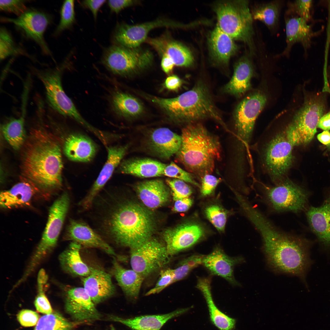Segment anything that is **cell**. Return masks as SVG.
<instances>
[{
    "mask_svg": "<svg viewBox=\"0 0 330 330\" xmlns=\"http://www.w3.org/2000/svg\"><path fill=\"white\" fill-rule=\"evenodd\" d=\"M248 218L259 233L266 263L274 272L297 276L305 281L312 262V242L301 236L277 227L259 209L252 211Z\"/></svg>",
    "mask_w": 330,
    "mask_h": 330,
    "instance_id": "cell-1",
    "label": "cell"
},
{
    "mask_svg": "<svg viewBox=\"0 0 330 330\" xmlns=\"http://www.w3.org/2000/svg\"><path fill=\"white\" fill-rule=\"evenodd\" d=\"M105 198L98 215L101 232L117 245L130 250L151 238L155 223L148 211L136 203L120 201L114 193Z\"/></svg>",
    "mask_w": 330,
    "mask_h": 330,
    "instance_id": "cell-2",
    "label": "cell"
},
{
    "mask_svg": "<svg viewBox=\"0 0 330 330\" xmlns=\"http://www.w3.org/2000/svg\"><path fill=\"white\" fill-rule=\"evenodd\" d=\"M24 176L35 187L46 192L62 186L61 150L54 136L42 126L32 130L23 156Z\"/></svg>",
    "mask_w": 330,
    "mask_h": 330,
    "instance_id": "cell-3",
    "label": "cell"
},
{
    "mask_svg": "<svg viewBox=\"0 0 330 330\" xmlns=\"http://www.w3.org/2000/svg\"><path fill=\"white\" fill-rule=\"evenodd\" d=\"M180 147L176 159L187 170L202 178L213 171L221 157V148L217 137L201 124L189 123L182 131Z\"/></svg>",
    "mask_w": 330,
    "mask_h": 330,
    "instance_id": "cell-4",
    "label": "cell"
},
{
    "mask_svg": "<svg viewBox=\"0 0 330 330\" xmlns=\"http://www.w3.org/2000/svg\"><path fill=\"white\" fill-rule=\"evenodd\" d=\"M152 100L177 122L191 123L210 118L225 125L207 86L202 81H198L192 89L176 97H154Z\"/></svg>",
    "mask_w": 330,
    "mask_h": 330,
    "instance_id": "cell-5",
    "label": "cell"
},
{
    "mask_svg": "<svg viewBox=\"0 0 330 330\" xmlns=\"http://www.w3.org/2000/svg\"><path fill=\"white\" fill-rule=\"evenodd\" d=\"M214 9L218 27L234 40L244 42L248 48L250 55L254 56L253 19L248 1H220L215 3Z\"/></svg>",
    "mask_w": 330,
    "mask_h": 330,
    "instance_id": "cell-6",
    "label": "cell"
},
{
    "mask_svg": "<svg viewBox=\"0 0 330 330\" xmlns=\"http://www.w3.org/2000/svg\"><path fill=\"white\" fill-rule=\"evenodd\" d=\"M325 110V101L322 95L311 96L305 100L285 130L295 146L306 144L312 140Z\"/></svg>",
    "mask_w": 330,
    "mask_h": 330,
    "instance_id": "cell-7",
    "label": "cell"
},
{
    "mask_svg": "<svg viewBox=\"0 0 330 330\" xmlns=\"http://www.w3.org/2000/svg\"><path fill=\"white\" fill-rule=\"evenodd\" d=\"M262 199L269 209L276 213H298L304 210L309 193L288 179L272 186H264L261 190Z\"/></svg>",
    "mask_w": 330,
    "mask_h": 330,
    "instance_id": "cell-8",
    "label": "cell"
},
{
    "mask_svg": "<svg viewBox=\"0 0 330 330\" xmlns=\"http://www.w3.org/2000/svg\"><path fill=\"white\" fill-rule=\"evenodd\" d=\"M65 64L54 68L36 70V73L45 87L51 107L61 115L71 118L91 130L93 127L81 116L62 87L61 76Z\"/></svg>",
    "mask_w": 330,
    "mask_h": 330,
    "instance_id": "cell-9",
    "label": "cell"
},
{
    "mask_svg": "<svg viewBox=\"0 0 330 330\" xmlns=\"http://www.w3.org/2000/svg\"><path fill=\"white\" fill-rule=\"evenodd\" d=\"M153 59L152 54L148 50L139 47L129 48L115 45L106 50L102 62L113 73L126 75L147 68L151 64Z\"/></svg>",
    "mask_w": 330,
    "mask_h": 330,
    "instance_id": "cell-10",
    "label": "cell"
},
{
    "mask_svg": "<svg viewBox=\"0 0 330 330\" xmlns=\"http://www.w3.org/2000/svg\"><path fill=\"white\" fill-rule=\"evenodd\" d=\"M295 146L284 131L273 138L267 144L264 153L265 164L275 184L283 180L293 161Z\"/></svg>",
    "mask_w": 330,
    "mask_h": 330,
    "instance_id": "cell-11",
    "label": "cell"
},
{
    "mask_svg": "<svg viewBox=\"0 0 330 330\" xmlns=\"http://www.w3.org/2000/svg\"><path fill=\"white\" fill-rule=\"evenodd\" d=\"M69 204V196L67 193L65 192L54 202L50 207L44 231L32 255L35 261L41 262L56 246Z\"/></svg>",
    "mask_w": 330,
    "mask_h": 330,
    "instance_id": "cell-12",
    "label": "cell"
},
{
    "mask_svg": "<svg viewBox=\"0 0 330 330\" xmlns=\"http://www.w3.org/2000/svg\"><path fill=\"white\" fill-rule=\"evenodd\" d=\"M130 250L132 269L144 278L167 264L170 257L165 245L151 238L138 248Z\"/></svg>",
    "mask_w": 330,
    "mask_h": 330,
    "instance_id": "cell-13",
    "label": "cell"
},
{
    "mask_svg": "<svg viewBox=\"0 0 330 330\" xmlns=\"http://www.w3.org/2000/svg\"><path fill=\"white\" fill-rule=\"evenodd\" d=\"M266 101L264 94L256 91L245 97L235 109L234 119L238 137L246 146L250 140L256 119Z\"/></svg>",
    "mask_w": 330,
    "mask_h": 330,
    "instance_id": "cell-14",
    "label": "cell"
},
{
    "mask_svg": "<svg viewBox=\"0 0 330 330\" xmlns=\"http://www.w3.org/2000/svg\"><path fill=\"white\" fill-rule=\"evenodd\" d=\"M0 20L2 22L14 24L27 38L38 44L43 53L53 57L44 37L45 31L51 21L49 15L39 10L28 9L16 18L2 17Z\"/></svg>",
    "mask_w": 330,
    "mask_h": 330,
    "instance_id": "cell-15",
    "label": "cell"
},
{
    "mask_svg": "<svg viewBox=\"0 0 330 330\" xmlns=\"http://www.w3.org/2000/svg\"><path fill=\"white\" fill-rule=\"evenodd\" d=\"M184 25L165 19H159L134 25L122 24L117 27L114 37L116 41L120 46L129 48H137L145 41L149 32L156 28H177L184 27Z\"/></svg>",
    "mask_w": 330,
    "mask_h": 330,
    "instance_id": "cell-16",
    "label": "cell"
},
{
    "mask_svg": "<svg viewBox=\"0 0 330 330\" xmlns=\"http://www.w3.org/2000/svg\"><path fill=\"white\" fill-rule=\"evenodd\" d=\"M65 309L74 321L91 322L101 317L95 304L83 287L73 288L67 291Z\"/></svg>",
    "mask_w": 330,
    "mask_h": 330,
    "instance_id": "cell-17",
    "label": "cell"
},
{
    "mask_svg": "<svg viewBox=\"0 0 330 330\" xmlns=\"http://www.w3.org/2000/svg\"><path fill=\"white\" fill-rule=\"evenodd\" d=\"M204 230L200 225L188 223L166 230L163 234L167 252L170 256L189 248L203 237Z\"/></svg>",
    "mask_w": 330,
    "mask_h": 330,
    "instance_id": "cell-18",
    "label": "cell"
},
{
    "mask_svg": "<svg viewBox=\"0 0 330 330\" xmlns=\"http://www.w3.org/2000/svg\"><path fill=\"white\" fill-rule=\"evenodd\" d=\"M128 147L127 145L108 147L106 162L90 190L79 203L82 208L85 210L91 207L99 193L112 176L115 169L119 165Z\"/></svg>",
    "mask_w": 330,
    "mask_h": 330,
    "instance_id": "cell-19",
    "label": "cell"
},
{
    "mask_svg": "<svg viewBox=\"0 0 330 330\" xmlns=\"http://www.w3.org/2000/svg\"><path fill=\"white\" fill-rule=\"evenodd\" d=\"M65 238L82 247L101 250L112 257H119L113 248L86 223L71 220L67 227Z\"/></svg>",
    "mask_w": 330,
    "mask_h": 330,
    "instance_id": "cell-20",
    "label": "cell"
},
{
    "mask_svg": "<svg viewBox=\"0 0 330 330\" xmlns=\"http://www.w3.org/2000/svg\"><path fill=\"white\" fill-rule=\"evenodd\" d=\"M308 23L297 16L285 18L286 46L284 51L277 56H288L293 45L297 43L301 45L306 53L311 46L313 38L321 32L314 31L312 25Z\"/></svg>",
    "mask_w": 330,
    "mask_h": 330,
    "instance_id": "cell-21",
    "label": "cell"
},
{
    "mask_svg": "<svg viewBox=\"0 0 330 330\" xmlns=\"http://www.w3.org/2000/svg\"><path fill=\"white\" fill-rule=\"evenodd\" d=\"M145 41L161 56L166 55L169 57L175 65L187 67L193 63L194 58L190 50L168 35H164L156 38H148Z\"/></svg>",
    "mask_w": 330,
    "mask_h": 330,
    "instance_id": "cell-22",
    "label": "cell"
},
{
    "mask_svg": "<svg viewBox=\"0 0 330 330\" xmlns=\"http://www.w3.org/2000/svg\"><path fill=\"white\" fill-rule=\"evenodd\" d=\"M83 288L95 304L113 295L116 291L111 275L99 269L91 267V272L83 277Z\"/></svg>",
    "mask_w": 330,
    "mask_h": 330,
    "instance_id": "cell-23",
    "label": "cell"
},
{
    "mask_svg": "<svg viewBox=\"0 0 330 330\" xmlns=\"http://www.w3.org/2000/svg\"><path fill=\"white\" fill-rule=\"evenodd\" d=\"M181 136L165 127L153 130L148 140L149 149L159 157L168 159L176 154L181 145Z\"/></svg>",
    "mask_w": 330,
    "mask_h": 330,
    "instance_id": "cell-24",
    "label": "cell"
},
{
    "mask_svg": "<svg viewBox=\"0 0 330 330\" xmlns=\"http://www.w3.org/2000/svg\"><path fill=\"white\" fill-rule=\"evenodd\" d=\"M243 261L242 258L229 257L217 247L210 254L204 255L202 264L212 274L220 276L233 284L238 285L239 284L233 275V269L236 265Z\"/></svg>",
    "mask_w": 330,
    "mask_h": 330,
    "instance_id": "cell-25",
    "label": "cell"
},
{
    "mask_svg": "<svg viewBox=\"0 0 330 330\" xmlns=\"http://www.w3.org/2000/svg\"><path fill=\"white\" fill-rule=\"evenodd\" d=\"M251 57L249 54L244 55L236 62L233 75L223 88L224 92L239 97L251 88V80L254 72Z\"/></svg>",
    "mask_w": 330,
    "mask_h": 330,
    "instance_id": "cell-26",
    "label": "cell"
},
{
    "mask_svg": "<svg viewBox=\"0 0 330 330\" xmlns=\"http://www.w3.org/2000/svg\"><path fill=\"white\" fill-rule=\"evenodd\" d=\"M211 57L217 64L227 65L231 57L237 51L238 47L234 40L217 25L208 38Z\"/></svg>",
    "mask_w": 330,
    "mask_h": 330,
    "instance_id": "cell-27",
    "label": "cell"
},
{
    "mask_svg": "<svg viewBox=\"0 0 330 330\" xmlns=\"http://www.w3.org/2000/svg\"><path fill=\"white\" fill-rule=\"evenodd\" d=\"M306 214L310 228L319 240L330 247V192L321 205L310 207Z\"/></svg>",
    "mask_w": 330,
    "mask_h": 330,
    "instance_id": "cell-28",
    "label": "cell"
},
{
    "mask_svg": "<svg viewBox=\"0 0 330 330\" xmlns=\"http://www.w3.org/2000/svg\"><path fill=\"white\" fill-rule=\"evenodd\" d=\"M190 307L181 308L161 314L145 315L124 318L116 316L109 317L111 320L121 323L133 330H160L170 320L188 312Z\"/></svg>",
    "mask_w": 330,
    "mask_h": 330,
    "instance_id": "cell-29",
    "label": "cell"
},
{
    "mask_svg": "<svg viewBox=\"0 0 330 330\" xmlns=\"http://www.w3.org/2000/svg\"><path fill=\"white\" fill-rule=\"evenodd\" d=\"M63 151L66 156L71 161L86 162L94 157L97 147L88 137L80 134H73L66 138Z\"/></svg>",
    "mask_w": 330,
    "mask_h": 330,
    "instance_id": "cell-30",
    "label": "cell"
},
{
    "mask_svg": "<svg viewBox=\"0 0 330 330\" xmlns=\"http://www.w3.org/2000/svg\"><path fill=\"white\" fill-rule=\"evenodd\" d=\"M135 188L140 200L149 208L154 209L160 207L169 199V191L161 180L141 182L137 184Z\"/></svg>",
    "mask_w": 330,
    "mask_h": 330,
    "instance_id": "cell-31",
    "label": "cell"
},
{
    "mask_svg": "<svg viewBox=\"0 0 330 330\" xmlns=\"http://www.w3.org/2000/svg\"><path fill=\"white\" fill-rule=\"evenodd\" d=\"M211 282L210 278H200L196 285L206 300L211 321L219 330H233L236 320L225 314L217 307L212 298Z\"/></svg>",
    "mask_w": 330,
    "mask_h": 330,
    "instance_id": "cell-32",
    "label": "cell"
},
{
    "mask_svg": "<svg viewBox=\"0 0 330 330\" xmlns=\"http://www.w3.org/2000/svg\"><path fill=\"white\" fill-rule=\"evenodd\" d=\"M166 164L149 158L130 159L120 164L118 172L141 178H150L163 175Z\"/></svg>",
    "mask_w": 330,
    "mask_h": 330,
    "instance_id": "cell-33",
    "label": "cell"
},
{
    "mask_svg": "<svg viewBox=\"0 0 330 330\" xmlns=\"http://www.w3.org/2000/svg\"><path fill=\"white\" fill-rule=\"evenodd\" d=\"M111 272L125 295L130 298H137L145 278L133 269L124 268L115 257Z\"/></svg>",
    "mask_w": 330,
    "mask_h": 330,
    "instance_id": "cell-34",
    "label": "cell"
},
{
    "mask_svg": "<svg viewBox=\"0 0 330 330\" xmlns=\"http://www.w3.org/2000/svg\"><path fill=\"white\" fill-rule=\"evenodd\" d=\"M81 248L79 244L72 242L68 248L60 255L59 260L66 272L74 276L85 277L90 273L91 267L82 260L80 252Z\"/></svg>",
    "mask_w": 330,
    "mask_h": 330,
    "instance_id": "cell-35",
    "label": "cell"
},
{
    "mask_svg": "<svg viewBox=\"0 0 330 330\" xmlns=\"http://www.w3.org/2000/svg\"><path fill=\"white\" fill-rule=\"evenodd\" d=\"M34 186L28 181L18 183L10 189L2 191L0 195L1 207L4 208L27 204L35 193Z\"/></svg>",
    "mask_w": 330,
    "mask_h": 330,
    "instance_id": "cell-36",
    "label": "cell"
},
{
    "mask_svg": "<svg viewBox=\"0 0 330 330\" xmlns=\"http://www.w3.org/2000/svg\"><path fill=\"white\" fill-rule=\"evenodd\" d=\"M111 103L115 112L124 117L138 116L143 110V106L138 100L130 94L120 92L114 93Z\"/></svg>",
    "mask_w": 330,
    "mask_h": 330,
    "instance_id": "cell-37",
    "label": "cell"
},
{
    "mask_svg": "<svg viewBox=\"0 0 330 330\" xmlns=\"http://www.w3.org/2000/svg\"><path fill=\"white\" fill-rule=\"evenodd\" d=\"M24 114L17 119L12 118L2 126V130L6 140L14 149L18 150L24 141Z\"/></svg>",
    "mask_w": 330,
    "mask_h": 330,
    "instance_id": "cell-38",
    "label": "cell"
},
{
    "mask_svg": "<svg viewBox=\"0 0 330 330\" xmlns=\"http://www.w3.org/2000/svg\"><path fill=\"white\" fill-rule=\"evenodd\" d=\"M280 7L279 3L276 1L255 5L251 10L253 19L273 29L278 24Z\"/></svg>",
    "mask_w": 330,
    "mask_h": 330,
    "instance_id": "cell-39",
    "label": "cell"
},
{
    "mask_svg": "<svg viewBox=\"0 0 330 330\" xmlns=\"http://www.w3.org/2000/svg\"><path fill=\"white\" fill-rule=\"evenodd\" d=\"M82 322H72L56 312L41 317L33 330H71Z\"/></svg>",
    "mask_w": 330,
    "mask_h": 330,
    "instance_id": "cell-40",
    "label": "cell"
},
{
    "mask_svg": "<svg viewBox=\"0 0 330 330\" xmlns=\"http://www.w3.org/2000/svg\"><path fill=\"white\" fill-rule=\"evenodd\" d=\"M18 55L30 57L23 49L16 44L11 35L4 27L0 29V59L1 61L7 57Z\"/></svg>",
    "mask_w": 330,
    "mask_h": 330,
    "instance_id": "cell-41",
    "label": "cell"
},
{
    "mask_svg": "<svg viewBox=\"0 0 330 330\" xmlns=\"http://www.w3.org/2000/svg\"><path fill=\"white\" fill-rule=\"evenodd\" d=\"M48 276L44 271L41 269L37 278L38 294L34 304L36 310L45 314H50L53 312L51 305L45 294V286L46 283Z\"/></svg>",
    "mask_w": 330,
    "mask_h": 330,
    "instance_id": "cell-42",
    "label": "cell"
},
{
    "mask_svg": "<svg viewBox=\"0 0 330 330\" xmlns=\"http://www.w3.org/2000/svg\"><path fill=\"white\" fill-rule=\"evenodd\" d=\"M74 3L73 0L63 2L60 11V21L54 33V35H58L69 29L73 24L75 20Z\"/></svg>",
    "mask_w": 330,
    "mask_h": 330,
    "instance_id": "cell-43",
    "label": "cell"
},
{
    "mask_svg": "<svg viewBox=\"0 0 330 330\" xmlns=\"http://www.w3.org/2000/svg\"><path fill=\"white\" fill-rule=\"evenodd\" d=\"M204 255H194L182 261L178 266L174 269V283L185 277L193 269L202 264Z\"/></svg>",
    "mask_w": 330,
    "mask_h": 330,
    "instance_id": "cell-44",
    "label": "cell"
},
{
    "mask_svg": "<svg viewBox=\"0 0 330 330\" xmlns=\"http://www.w3.org/2000/svg\"><path fill=\"white\" fill-rule=\"evenodd\" d=\"M205 213L208 219L218 230L220 231L224 230L227 215L223 208L218 205H211L206 208Z\"/></svg>",
    "mask_w": 330,
    "mask_h": 330,
    "instance_id": "cell-45",
    "label": "cell"
},
{
    "mask_svg": "<svg viewBox=\"0 0 330 330\" xmlns=\"http://www.w3.org/2000/svg\"><path fill=\"white\" fill-rule=\"evenodd\" d=\"M312 0H296L289 3L287 13L289 15H296L308 22L312 19Z\"/></svg>",
    "mask_w": 330,
    "mask_h": 330,
    "instance_id": "cell-46",
    "label": "cell"
},
{
    "mask_svg": "<svg viewBox=\"0 0 330 330\" xmlns=\"http://www.w3.org/2000/svg\"><path fill=\"white\" fill-rule=\"evenodd\" d=\"M163 175L182 180L198 187L200 186L190 173L183 170L173 162L166 165Z\"/></svg>",
    "mask_w": 330,
    "mask_h": 330,
    "instance_id": "cell-47",
    "label": "cell"
},
{
    "mask_svg": "<svg viewBox=\"0 0 330 330\" xmlns=\"http://www.w3.org/2000/svg\"><path fill=\"white\" fill-rule=\"evenodd\" d=\"M166 182L172 191L173 199L175 201L189 197L192 193L190 187L184 181L177 179H167Z\"/></svg>",
    "mask_w": 330,
    "mask_h": 330,
    "instance_id": "cell-48",
    "label": "cell"
},
{
    "mask_svg": "<svg viewBox=\"0 0 330 330\" xmlns=\"http://www.w3.org/2000/svg\"><path fill=\"white\" fill-rule=\"evenodd\" d=\"M174 269H167L161 270L159 279L155 286L147 292L148 296L158 293L171 284L174 283Z\"/></svg>",
    "mask_w": 330,
    "mask_h": 330,
    "instance_id": "cell-49",
    "label": "cell"
},
{
    "mask_svg": "<svg viewBox=\"0 0 330 330\" xmlns=\"http://www.w3.org/2000/svg\"><path fill=\"white\" fill-rule=\"evenodd\" d=\"M28 1L22 0H0V9L2 11L13 13L18 16L27 10L26 4Z\"/></svg>",
    "mask_w": 330,
    "mask_h": 330,
    "instance_id": "cell-50",
    "label": "cell"
},
{
    "mask_svg": "<svg viewBox=\"0 0 330 330\" xmlns=\"http://www.w3.org/2000/svg\"><path fill=\"white\" fill-rule=\"evenodd\" d=\"M17 319L22 326L28 327L36 325L39 318L38 314L36 312L31 310L24 309L18 313Z\"/></svg>",
    "mask_w": 330,
    "mask_h": 330,
    "instance_id": "cell-51",
    "label": "cell"
},
{
    "mask_svg": "<svg viewBox=\"0 0 330 330\" xmlns=\"http://www.w3.org/2000/svg\"><path fill=\"white\" fill-rule=\"evenodd\" d=\"M221 180L210 174L205 175L202 178L201 192L203 196L210 194L215 190Z\"/></svg>",
    "mask_w": 330,
    "mask_h": 330,
    "instance_id": "cell-52",
    "label": "cell"
},
{
    "mask_svg": "<svg viewBox=\"0 0 330 330\" xmlns=\"http://www.w3.org/2000/svg\"><path fill=\"white\" fill-rule=\"evenodd\" d=\"M137 1L132 0H112L108 1V5L112 12L118 14L125 8L137 3Z\"/></svg>",
    "mask_w": 330,
    "mask_h": 330,
    "instance_id": "cell-53",
    "label": "cell"
},
{
    "mask_svg": "<svg viewBox=\"0 0 330 330\" xmlns=\"http://www.w3.org/2000/svg\"><path fill=\"white\" fill-rule=\"evenodd\" d=\"M106 1L105 0H86L83 1L82 3L91 11L95 20H96L98 11Z\"/></svg>",
    "mask_w": 330,
    "mask_h": 330,
    "instance_id": "cell-54",
    "label": "cell"
},
{
    "mask_svg": "<svg viewBox=\"0 0 330 330\" xmlns=\"http://www.w3.org/2000/svg\"><path fill=\"white\" fill-rule=\"evenodd\" d=\"M193 200L187 197L175 201L173 210L176 212H184L187 211L193 204Z\"/></svg>",
    "mask_w": 330,
    "mask_h": 330,
    "instance_id": "cell-55",
    "label": "cell"
},
{
    "mask_svg": "<svg viewBox=\"0 0 330 330\" xmlns=\"http://www.w3.org/2000/svg\"><path fill=\"white\" fill-rule=\"evenodd\" d=\"M182 83V80L177 75H173L166 79L164 85L168 90H176L179 88Z\"/></svg>",
    "mask_w": 330,
    "mask_h": 330,
    "instance_id": "cell-56",
    "label": "cell"
},
{
    "mask_svg": "<svg viewBox=\"0 0 330 330\" xmlns=\"http://www.w3.org/2000/svg\"><path fill=\"white\" fill-rule=\"evenodd\" d=\"M161 66L165 72L168 74L172 70L174 66V63L169 57L166 55L161 56Z\"/></svg>",
    "mask_w": 330,
    "mask_h": 330,
    "instance_id": "cell-57",
    "label": "cell"
},
{
    "mask_svg": "<svg viewBox=\"0 0 330 330\" xmlns=\"http://www.w3.org/2000/svg\"><path fill=\"white\" fill-rule=\"evenodd\" d=\"M317 128L324 131L330 130V111L321 117L318 123Z\"/></svg>",
    "mask_w": 330,
    "mask_h": 330,
    "instance_id": "cell-58",
    "label": "cell"
},
{
    "mask_svg": "<svg viewBox=\"0 0 330 330\" xmlns=\"http://www.w3.org/2000/svg\"><path fill=\"white\" fill-rule=\"evenodd\" d=\"M318 140L326 147L328 150L330 151V132L328 130H324L318 134L317 136Z\"/></svg>",
    "mask_w": 330,
    "mask_h": 330,
    "instance_id": "cell-59",
    "label": "cell"
},
{
    "mask_svg": "<svg viewBox=\"0 0 330 330\" xmlns=\"http://www.w3.org/2000/svg\"><path fill=\"white\" fill-rule=\"evenodd\" d=\"M108 330H116L115 328L113 326H111L110 328Z\"/></svg>",
    "mask_w": 330,
    "mask_h": 330,
    "instance_id": "cell-60",
    "label": "cell"
}]
</instances>
